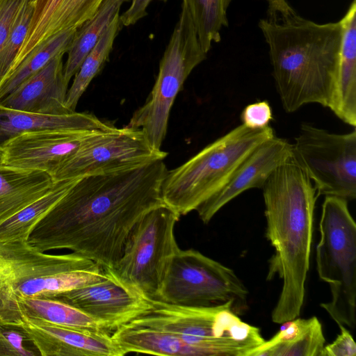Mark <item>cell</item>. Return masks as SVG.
I'll use <instances>...</instances> for the list:
<instances>
[{"label": "cell", "mask_w": 356, "mask_h": 356, "mask_svg": "<svg viewBox=\"0 0 356 356\" xmlns=\"http://www.w3.org/2000/svg\"><path fill=\"white\" fill-rule=\"evenodd\" d=\"M163 160L71 178L63 196L31 229L27 243L42 252L69 249L111 268L137 222L165 204Z\"/></svg>", "instance_id": "cell-1"}, {"label": "cell", "mask_w": 356, "mask_h": 356, "mask_svg": "<svg viewBox=\"0 0 356 356\" xmlns=\"http://www.w3.org/2000/svg\"><path fill=\"white\" fill-rule=\"evenodd\" d=\"M266 238L275 250L267 278L276 275L282 287L271 314L283 323L300 316L305 294L317 191L293 158L280 165L262 186Z\"/></svg>", "instance_id": "cell-2"}, {"label": "cell", "mask_w": 356, "mask_h": 356, "mask_svg": "<svg viewBox=\"0 0 356 356\" xmlns=\"http://www.w3.org/2000/svg\"><path fill=\"white\" fill-rule=\"evenodd\" d=\"M258 25L284 111L293 113L309 104L329 108L341 44L340 21L318 24L296 15L282 21L261 19Z\"/></svg>", "instance_id": "cell-3"}, {"label": "cell", "mask_w": 356, "mask_h": 356, "mask_svg": "<svg viewBox=\"0 0 356 356\" xmlns=\"http://www.w3.org/2000/svg\"><path fill=\"white\" fill-rule=\"evenodd\" d=\"M274 136L270 126L252 129L241 124L232 129L182 165L168 170L161 186L164 204L180 216L196 211L254 149Z\"/></svg>", "instance_id": "cell-4"}, {"label": "cell", "mask_w": 356, "mask_h": 356, "mask_svg": "<svg viewBox=\"0 0 356 356\" xmlns=\"http://www.w3.org/2000/svg\"><path fill=\"white\" fill-rule=\"evenodd\" d=\"M105 276L101 266L74 252L49 254L26 241H0V311L19 299L51 297Z\"/></svg>", "instance_id": "cell-5"}, {"label": "cell", "mask_w": 356, "mask_h": 356, "mask_svg": "<svg viewBox=\"0 0 356 356\" xmlns=\"http://www.w3.org/2000/svg\"><path fill=\"white\" fill-rule=\"evenodd\" d=\"M151 307L128 324L183 338L204 356H248L264 339L259 327L242 321L234 305L182 307L149 299Z\"/></svg>", "instance_id": "cell-6"}, {"label": "cell", "mask_w": 356, "mask_h": 356, "mask_svg": "<svg viewBox=\"0 0 356 356\" xmlns=\"http://www.w3.org/2000/svg\"><path fill=\"white\" fill-rule=\"evenodd\" d=\"M316 268L332 298L321 304L339 325L354 328L356 307V224L345 199L325 196L319 222Z\"/></svg>", "instance_id": "cell-7"}, {"label": "cell", "mask_w": 356, "mask_h": 356, "mask_svg": "<svg viewBox=\"0 0 356 356\" xmlns=\"http://www.w3.org/2000/svg\"><path fill=\"white\" fill-rule=\"evenodd\" d=\"M207 54L188 8L182 2L179 19L161 59L152 90L125 126L141 129L155 150H161L170 113L177 94L192 71L207 58Z\"/></svg>", "instance_id": "cell-8"}, {"label": "cell", "mask_w": 356, "mask_h": 356, "mask_svg": "<svg viewBox=\"0 0 356 356\" xmlns=\"http://www.w3.org/2000/svg\"><path fill=\"white\" fill-rule=\"evenodd\" d=\"M179 218L165 204L149 211L132 229L115 264L104 270L143 297L156 300L179 248L175 235Z\"/></svg>", "instance_id": "cell-9"}, {"label": "cell", "mask_w": 356, "mask_h": 356, "mask_svg": "<svg viewBox=\"0 0 356 356\" xmlns=\"http://www.w3.org/2000/svg\"><path fill=\"white\" fill-rule=\"evenodd\" d=\"M248 290L230 268L194 249L179 248L156 300L182 307L232 302L239 315L247 308Z\"/></svg>", "instance_id": "cell-10"}, {"label": "cell", "mask_w": 356, "mask_h": 356, "mask_svg": "<svg viewBox=\"0 0 356 356\" xmlns=\"http://www.w3.org/2000/svg\"><path fill=\"white\" fill-rule=\"evenodd\" d=\"M292 158L313 181L318 195L356 198V130L335 134L305 124Z\"/></svg>", "instance_id": "cell-11"}, {"label": "cell", "mask_w": 356, "mask_h": 356, "mask_svg": "<svg viewBox=\"0 0 356 356\" xmlns=\"http://www.w3.org/2000/svg\"><path fill=\"white\" fill-rule=\"evenodd\" d=\"M163 150L152 148L140 129L124 127L102 131L80 146L58 167L54 182L88 174L113 172L164 159Z\"/></svg>", "instance_id": "cell-12"}, {"label": "cell", "mask_w": 356, "mask_h": 356, "mask_svg": "<svg viewBox=\"0 0 356 356\" xmlns=\"http://www.w3.org/2000/svg\"><path fill=\"white\" fill-rule=\"evenodd\" d=\"M104 272L105 277L99 281L48 298L61 300L79 309L96 321L104 330L112 334L148 310L151 305L149 299Z\"/></svg>", "instance_id": "cell-13"}, {"label": "cell", "mask_w": 356, "mask_h": 356, "mask_svg": "<svg viewBox=\"0 0 356 356\" xmlns=\"http://www.w3.org/2000/svg\"><path fill=\"white\" fill-rule=\"evenodd\" d=\"M102 131L105 130H44L21 134L0 145V165L40 170L52 176L65 159Z\"/></svg>", "instance_id": "cell-14"}, {"label": "cell", "mask_w": 356, "mask_h": 356, "mask_svg": "<svg viewBox=\"0 0 356 356\" xmlns=\"http://www.w3.org/2000/svg\"><path fill=\"white\" fill-rule=\"evenodd\" d=\"M292 158V144L276 136L254 149L238 165L226 183L196 211L207 224L227 203L242 193L261 188L271 174Z\"/></svg>", "instance_id": "cell-15"}, {"label": "cell", "mask_w": 356, "mask_h": 356, "mask_svg": "<svg viewBox=\"0 0 356 356\" xmlns=\"http://www.w3.org/2000/svg\"><path fill=\"white\" fill-rule=\"evenodd\" d=\"M22 330L42 356H123L111 334L21 318L11 325Z\"/></svg>", "instance_id": "cell-16"}, {"label": "cell", "mask_w": 356, "mask_h": 356, "mask_svg": "<svg viewBox=\"0 0 356 356\" xmlns=\"http://www.w3.org/2000/svg\"><path fill=\"white\" fill-rule=\"evenodd\" d=\"M54 57L39 71L0 99L8 108L47 114L63 115L71 111L66 105L68 84L63 74V57Z\"/></svg>", "instance_id": "cell-17"}, {"label": "cell", "mask_w": 356, "mask_h": 356, "mask_svg": "<svg viewBox=\"0 0 356 356\" xmlns=\"http://www.w3.org/2000/svg\"><path fill=\"white\" fill-rule=\"evenodd\" d=\"M341 44L337 79L330 109L341 120L356 126V0L339 20Z\"/></svg>", "instance_id": "cell-18"}, {"label": "cell", "mask_w": 356, "mask_h": 356, "mask_svg": "<svg viewBox=\"0 0 356 356\" xmlns=\"http://www.w3.org/2000/svg\"><path fill=\"white\" fill-rule=\"evenodd\" d=\"M113 125L93 114L72 112L47 115L8 108L0 105V145L21 134L44 130H108Z\"/></svg>", "instance_id": "cell-19"}, {"label": "cell", "mask_w": 356, "mask_h": 356, "mask_svg": "<svg viewBox=\"0 0 356 356\" xmlns=\"http://www.w3.org/2000/svg\"><path fill=\"white\" fill-rule=\"evenodd\" d=\"M325 342L317 317H297L284 322L272 338L265 340L248 356H321Z\"/></svg>", "instance_id": "cell-20"}, {"label": "cell", "mask_w": 356, "mask_h": 356, "mask_svg": "<svg viewBox=\"0 0 356 356\" xmlns=\"http://www.w3.org/2000/svg\"><path fill=\"white\" fill-rule=\"evenodd\" d=\"M21 318L73 328L105 331L88 315L53 298H22L0 311V321L3 323L13 325Z\"/></svg>", "instance_id": "cell-21"}, {"label": "cell", "mask_w": 356, "mask_h": 356, "mask_svg": "<svg viewBox=\"0 0 356 356\" xmlns=\"http://www.w3.org/2000/svg\"><path fill=\"white\" fill-rule=\"evenodd\" d=\"M54 183L46 172L0 165V223L42 197Z\"/></svg>", "instance_id": "cell-22"}, {"label": "cell", "mask_w": 356, "mask_h": 356, "mask_svg": "<svg viewBox=\"0 0 356 356\" xmlns=\"http://www.w3.org/2000/svg\"><path fill=\"white\" fill-rule=\"evenodd\" d=\"M123 2L124 0H104L95 15L77 29L63 66L64 78L67 83L78 72L114 16L120 12Z\"/></svg>", "instance_id": "cell-23"}, {"label": "cell", "mask_w": 356, "mask_h": 356, "mask_svg": "<svg viewBox=\"0 0 356 356\" xmlns=\"http://www.w3.org/2000/svg\"><path fill=\"white\" fill-rule=\"evenodd\" d=\"M120 26L119 12L114 16L74 75L73 82L67 90L66 97V105L71 111H76V107L81 97L91 81L108 60Z\"/></svg>", "instance_id": "cell-24"}, {"label": "cell", "mask_w": 356, "mask_h": 356, "mask_svg": "<svg viewBox=\"0 0 356 356\" xmlns=\"http://www.w3.org/2000/svg\"><path fill=\"white\" fill-rule=\"evenodd\" d=\"M70 179L54 183L44 195L0 223V241H27L33 226L60 200Z\"/></svg>", "instance_id": "cell-25"}, {"label": "cell", "mask_w": 356, "mask_h": 356, "mask_svg": "<svg viewBox=\"0 0 356 356\" xmlns=\"http://www.w3.org/2000/svg\"><path fill=\"white\" fill-rule=\"evenodd\" d=\"M187 6L199 41L208 53L212 44L220 41V31L228 26V0H182Z\"/></svg>", "instance_id": "cell-26"}, {"label": "cell", "mask_w": 356, "mask_h": 356, "mask_svg": "<svg viewBox=\"0 0 356 356\" xmlns=\"http://www.w3.org/2000/svg\"><path fill=\"white\" fill-rule=\"evenodd\" d=\"M77 29H70L52 37L27 57L0 87V99L39 71L54 57L65 54Z\"/></svg>", "instance_id": "cell-27"}, {"label": "cell", "mask_w": 356, "mask_h": 356, "mask_svg": "<svg viewBox=\"0 0 356 356\" xmlns=\"http://www.w3.org/2000/svg\"><path fill=\"white\" fill-rule=\"evenodd\" d=\"M104 1L63 0L45 28L40 40L39 47L60 33L79 29L95 15Z\"/></svg>", "instance_id": "cell-28"}, {"label": "cell", "mask_w": 356, "mask_h": 356, "mask_svg": "<svg viewBox=\"0 0 356 356\" xmlns=\"http://www.w3.org/2000/svg\"><path fill=\"white\" fill-rule=\"evenodd\" d=\"M33 13L26 0L17 15L0 53V87L13 74L17 54L26 37Z\"/></svg>", "instance_id": "cell-29"}, {"label": "cell", "mask_w": 356, "mask_h": 356, "mask_svg": "<svg viewBox=\"0 0 356 356\" xmlns=\"http://www.w3.org/2000/svg\"><path fill=\"white\" fill-rule=\"evenodd\" d=\"M33 13L24 40L17 54L15 70L40 44V38L56 10L63 0H30Z\"/></svg>", "instance_id": "cell-30"}, {"label": "cell", "mask_w": 356, "mask_h": 356, "mask_svg": "<svg viewBox=\"0 0 356 356\" xmlns=\"http://www.w3.org/2000/svg\"><path fill=\"white\" fill-rule=\"evenodd\" d=\"M24 332L15 326L0 321V356L40 355Z\"/></svg>", "instance_id": "cell-31"}, {"label": "cell", "mask_w": 356, "mask_h": 356, "mask_svg": "<svg viewBox=\"0 0 356 356\" xmlns=\"http://www.w3.org/2000/svg\"><path fill=\"white\" fill-rule=\"evenodd\" d=\"M242 124L252 129L269 126L273 120L271 106L267 101H259L246 106L241 112Z\"/></svg>", "instance_id": "cell-32"}, {"label": "cell", "mask_w": 356, "mask_h": 356, "mask_svg": "<svg viewBox=\"0 0 356 356\" xmlns=\"http://www.w3.org/2000/svg\"><path fill=\"white\" fill-rule=\"evenodd\" d=\"M338 326L340 328V333L333 342L324 346L321 356L356 355V343L353 336L346 326Z\"/></svg>", "instance_id": "cell-33"}, {"label": "cell", "mask_w": 356, "mask_h": 356, "mask_svg": "<svg viewBox=\"0 0 356 356\" xmlns=\"http://www.w3.org/2000/svg\"><path fill=\"white\" fill-rule=\"evenodd\" d=\"M26 0H0V53L12 24Z\"/></svg>", "instance_id": "cell-34"}, {"label": "cell", "mask_w": 356, "mask_h": 356, "mask_svg": "<svg viewBox=\"0 0 356 356\" xmlns=\"http://www.w3.org/2000/svg\"><path fill=\"white\" fill-rule=\"evenodd\" d=\"M153 0H131L129 7L120 15V24L129 26L135 24L147 15V8ZM166 2L168 0H159ZM129 1V0H124Z\"/></svg>", "instance_id": "cell-35"}, {"label": "cell", "mask_w": 356, "mask_h": 356, "mask_svg": "<svg viewBox=\"0 0 356 356\" xmlns=\"http://www.w3.org/2000/svg\"><path fill=\"white\" fill-rule=\"evenodd\" d=\"M268 2L267 19L282 21L297 15L286 0H266Z\"/></svg>", "instance_id": "cell-36"}, {"label": "cell", "mask_w": 356, "mask_h": 356, "mask_svg": "<svg viewBox=\"0 0 356 356\" xmlns=\"http://www.w3.org/2000/svg\"><path fill=\"white\" fill-rule=\"evenodd\" d=\"M228 1H229V2L230 3V1H231L232 0H228Z\"/></svg>", "instance_id": "cell-37"}]
</instances>
